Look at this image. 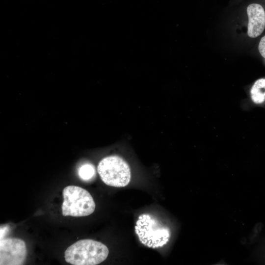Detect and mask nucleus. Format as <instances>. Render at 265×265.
Returning <instances> with one entry per match:
<instances>
[{
    "label": "nucleus",
    "instance_id": "obj_9",
    "mask_svg": "<svg viewBox=\"0 0 265 265\" xmlns=\"http://www.w3.org/2000/svg\"><path fill=\"white\" fill-rule=\"evenodd\" d=\"M265 7V0H260Z\"/></svg>",
    "mask_w": 265,
    "mask_h": 265
},
{
    "label": "nucleus",
    "instance_id": "obj_2",
    "mask_svg": "<svg viewBox=\"0 0 265 265\" xmlns=\"http://www.w3.org/2000/svg\"><path fill=\"white\" fill-rule=\"evenodd\" d=\"M62 194L61 210L63 216H85L94 212L95 202L86 189L78 186H69L63 189Z\"/></svg>",
    "mask_w": 265,
    "mask_h": 265
},
{
    "label": "nucleus",
    "instance_id": "obj_7",
    "mask_svg": "<svg viewBox=\"0 0 265 265\" xmlns=\"http://www.w3.org/2000/svg\"><path fill=\"white\" fill-rule=\"evenodd\" d=\"M78 174L80 178L84 181L91 180L96 174L95 168L89 163L82 164L79 168Z\"/></svg>",
    "mask_w": 265,
    "mask_h": 265
},
{
    "label": "nucleus",
    "instance_id": "obj_3",
    "mask_svg": "<svg viewBox=\"0 0 265 265\" xmlns=\"http://www.w3.org/2000/svg\"><path fill=\"white\" fill-rule=\"evenodd\" d=\"M97 171L102 181L107 186L124 187L131 180V170L128 164L117 156L103 159L98 164Z\"/></svg>",
    "mask_w": 265,
    "mask_h": 265
},
{
    "label": "nucleus",
    "instance_id": "obj_5",
    "mask_svg": "<svg viewBox=\"0 0 265 265\" xmlns=\"http://www.w3.org/2000/svg\"><path fill=\"white\" fill-rule=\"evenodd\" d=\"M248 19L247 35L251 38L259 36L265 29V7L260 0L248 4L245 8Z\"/></svg>",
    "mask_w": 265,
    "mask_h": 265
},
{
    "label": "nucleus",
    "instance_id": "obj_4",
    "mask_svg": "<svg viewBox=\"0 0 265 265\" xmlns=\"http://www.w3.org/2000/svg\"><path fill=\"white\" fill-rule=\"evenodd\" d=\"M26 255V245L23 240L16 238L0 239V265H23L25 262Z\"/></svg>",
    "mask_w": 265,
    "mask_h": 265
},
{
    "label": "nucleus",
    "instance_id": "obj_8",
    "mask_svg": "<svg viewBox=\"0 0 265 265\" xmlns=\"http://www.w3.org/2000/svg\"><path fill=\"white\" fill-rule=\"evenodd\" d=\"M258 50L261 56L265 58V35L260 39L258 45Z\"/></svg>",
    "mask_w": 265,
    "mask_h": 265
},
{
    "label": "nucleus",
    "instance_id": "obj_1",
    "mask_svg": "<svg viewBox=\"0 0 265 265\" xmlns=\"http://www.w3.org/2000/svg\"><path fill=\"white\" fill-rule=\"evenodd\" d=\"M108 249L103 243L91 239L78 240L64 253L66 262L73 265H96L104 262Z\"/></svg>",
    "mask_w": 265,
    "mask_h": 265
},
{
    "label": "nucleus",
    "instance_id": "obj_6",
    "mask_svg": "<svg viewBox=\"0 0 265 265\" xmlns=\"http://www.w3.org/2000/svg\"><path fill=\"white\" fill-rule=\"evenodd\" d=\"M251 101L256 105L265 106V78L256 80L250 89Z\"/></svg>",
    "mask_w": 265,
    "mask_h": 265
}]
</instances>
